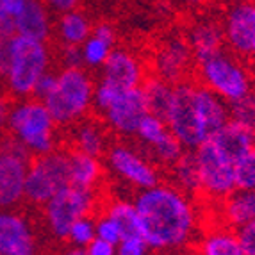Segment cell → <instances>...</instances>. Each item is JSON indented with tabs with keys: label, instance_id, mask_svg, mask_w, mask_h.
<instances>
[{
	"label": "cell",
	"instance_id": "8",
	"mask_svg": "<svg viewBox=\"0 0 255 255\" xmlns=\"http://www.w3.org/2000/svg\"><path fill=\"white\" fill-rule=\"evenodd\" d=\"M66 186H70L68 150L55 148L54 152L32 157L25 179V200L30 205L43 207Z\"/></svg>",
	"mask_w": 255,
	"mask_h": 255
},
{
	"label": "cell",
	"instance_id": "11",
	"mask_svg": "<svg viewBox=\"0 0 255 255\" xmlns=\"http://www.w3.org/2000/svg\"><path fill=\"white\" fill-rule=\"evenodd\" d=\"M106 166L113 177L137 191L148 189L161 182L159 170L153 166L148 155L125 143L109 145L106 152Z\"/></svg>",
	"mask_w": 255,
	"mask_h": 255
},
{
	"label": "cell",
	"instance_id": "44",
	"mask_svg": "<svg viewBox=\"0 0 255 255\" xmlns=\"http://www.w3.org/2000/svg\"><path fill=\"white\" fill-rule=\"evenodd\" d=\"M57 255H88V250L82 247H73V245H68V247L61 248L57 252Z\"/></svg>",
	"mask_w": 255,
	"mask_h": 255
},
{
	"label": "cell",
	"instance_id": "3",
	"mask_svg": "<svg viewBox=\"0 0 255 255\" xmlns=\"http://www.w3.org/2000/svg\"><path fill=\"white\" fill-rule=\"evenodd\" d=\"M5 128L32 157L54 152L59 143L55 120L45 102L34 97L20 98L11 104Z\"/></svg>",
	"mask_w": 255,
	"mask_h": 255
},
{
	"label": "cell",
	"instance_id": "10",
	"mask_svg": "<svg viewBox=\"0 0 255 255\" xmlns=\"http://www.w3.org/2000/svg\"><path fill=\"white\" fill-rule=\"evenodd\" d=\"M32 155L14 137L0 139V209H16L25 200V179Z\"/></svg>",
	"mask_w": 255,
	"mask_h": 255
},
{
	"label": "cell",
	"instance_id": "20",
	"mask_svg": "<svg viewBox=\"0 0 255 255\" xmlns=\"http://www.w3.org/2000/svg\"><path fill=\"white\" fill-rule=\"evenodd\" d=\"M211 139L216 143L221 152H225L236 162V159H239L243 153H247L255 146V130L238 124L234 120H229Z\"/></svg>",
	"mask_w": 255,
	"mask_h": 255
},
{
	"label": "cell",
	"instance_id": "7",
	"mask_svg": "<svg viewBox=\"0 0 255 255\" xmlns=\"http://www.w3.org/2000/svg\"><path fill=\"white\" fill-rule=\"evenodd\" d=\"M98 204L100 202H98L97 189L70 184L41 207L45 229L54 239L66 241V236L73 223L84 216H93Z\"/></svg>",
	"mask_w": 255,
	"mask_h": 255
},
{
	"label": "cell",
	"instance_id": "31",
	"mask_svg": "<svg viewBox=\"0 0 255 255\" xmlns=\"http://www.w3.org/2000/svg\"><path fill=\"white\" fill-rule=\"evenodd\" d=\"M230 120L255 130V91H250L247 97H243L238 102L230 104Z\"/></svg>",
	"mask_w": 255,
	"mask_h": 255
},
{
	"label": "cell",
	"instance_id": "30",
	"mask_svg": "<svg viewBox=\"0 0 255 255\" xmlns=\"http://www.w3.org/2000/svg\"><path fill=\"white\" fill-rule=\"evenodd\" d=\"M236 189H255V146L234 162Z\"/></svg>",
	"mask_w": 255,
	"mask_h": 255
},
{
	"label": "cell",
	"instance_id": "42",
	"mask_svg": "<svg viewBox=\"0 0 255 255\" xmlns=\"http://www.w3.org/2000/svg\"><path fill=\"white\" fill-rule=\"evenodd\" d=\"M11 38L13 36H0V79L4 77L11 57Z\"/></svg>",
	"mask_w": 255,
	"mask_h": 255
},
{
	"label": "cell",
	"instance_id": "36",
	"mask_svg": "<svg viewBox=\"0 0 255 255\" xmlns=\"http://www.w3.org/2000/svg\"><path fill=\"white\" fill-rule=\"evenodd\" d=\"M59 61L63 68H84L82 50L79 45H61Z\"/></svg>",
	"mask_w": 255,
	"mask_h": 255
},
{
	"label": "cell",
	"instance_id": "22",
	"mask_svg": "<svg viewBox=\"0 0 255 255\" xmlns=\"http://www.w3.org/2000/svg\"><path fill=\"white\" fill-rule=\"evenodd\" d=\"M221 220L230 229H238L255 220V189H234L221 202Z\"/></svg>",
	"mask_w": 255,
	"mask_h": 255
},
{
	"label": "cell",
	"instance_id": "19",
	"mask_svg": "<svg viewBox=\"0 0 255 255\" xmlns=\"http://www.w3.org/2000/svg\"><path fill=\"white\" fill-rule=\"evenodd\" d=\"M72 146L73 150L100 159L102 155H106L107 148H109L107 127L97 120H81L72 128Z\"/></svg>",
	"mask_w": 255,
	"mask_h": 255
},
{
	"label": "cell",
	"instance_id": "29",
	"mask_svg": "<svg viewBox=\"0 0 255 255\" xmlns=\"http://www.w3.org/2000/svg\"><path fill=\"white\" fill-rule=\"evenodd\" d=\"M82 50V61H84V68L88 70H100L109 59L111 52L115 50V45L106 39L98 38V36L91 34L81 45Z\"/></svg>",
	"mask_w": 255,
	"mask_h": 255
},
{
	"label": "cell",
	"instance_id": "17",
	"mask_svg": "<svg viewBox=\"0 0 255 255\" xmlns=\"http://www.w3.org/2000/svg\"><path fill=\"white\" fill-rule=\"evenodd\" d=\"M13 23L14 34L47 43L54 34L55 21L52 20V11L41 0H23L20 13L13 18Z\"/></svg>",
	"mask_w": 255,
	"mask_h": 255
},
{
	"label": "cell",
	"instance_id": "28",
	"mask_svg": "<svg viewBox=\"0 0 255 255\" xmlns=\"http://www.w3.org/2000/svg\"><path fill=\"white\" fill-rule=\"evenodd\" d=\"M173 84L162 81L159 77H146V81L143 82V93H145L146 106L152 115L164 118L173 100Z\"/></svg>",
	"mask_w": 255,
	"mask_h": 255
},
{
	"label": "cell",
	"instance_id": "38",
	"mask_svg": "<svg viewBox=\"0 0 255 255\" xmlns=\"http://www.w3.org/2000/svg\"><path fill=\"white\" fill-rule=\"evenodd\" d=\"M55 82H57V72H52V70H50V72H47L38 81V84H36L32 97L38 98V100H41V102H43V100H45V98H47L48 95L54 91Z\"/></svg>",
	"mask_w": 255,
	"mask_h": 255
},
{
	"label": "cell",
	"instance_id": "5",
	"mask_svg": "<svg viewBox=\"0 0 255 255\" xmlns=\"http://www.w3.org/2000/svg\"><path fill=\"white\" fill-rule=\"evenodd\" d=\"M95 81L86 68H61L57 82L43 102L57 127H73L93 107Z\"/></svg>",
	"mask_w": 255,
	"mask_h": 255
},
{
	"label": "cell",
	"instance_id": "40",
	"mask_svg": "<svg viewBox=\"0 0 255 255\" xmlns=\"http://www.w3.org/2000/svg\"><path fill=\"white\" fill-rule=\"evenodd\" d=\"M91 34L106 39V41L113 43V45H116V38H118L115 25H113V23H109V21H98V23H95L93 30H91Z\"/></svg>",
	"mask_w": 255,
	"mask_h": 255
},
{
	"label": "cell",
	"instance_id": "1",
	"mask_svg": "<svg viewBox=\"0 0 255 255\" xmlns=\"http://www.w3.org/2000/svg\"><path fill=\"white\" fill-rule=\"evenodd\" d=\"M141 220V236L153 252H180L195 241L200 213L193 195L175 184L159 182L134 196Z\"/></svg>",
	"mask_w": 255,
	"mask_h": 255
},
{
	"label": "cell",
	"instance_id": "15",
	"mask_svg": "<svg viewBox=\"0 0 255 255\" xmlns=\"http://www.w3.org/2000/svg\"><path fill=\"white\" fill-rule=\"evenodd\" d=\"M100 81L120 90L141 88L146 81V66L136 52L115 47L109 59L100 68Z\"/></svg>",
	"mask_w": 255,
	"mask_h": 255
},
{
	"label": "cell",
	"instance_id": "2",
	"mask_svg": "<svg viewBox=\"0 0 255 255\" xmlns=\"http://www.w3.org/2000/svg\"><path fill=\"white\" fill-rule=\"evenodd\" d=\"M166 125L186 150L209 141L230 120L229 104L204 84H175L173 100L164 116Z\"/></svg>",
	"mask_w": 255,
	"mask_h": 255
},
{
	"label": "cell",
	"instance_id": "35",
	"mask_svg": "<svg viewBox=\"0 0 255 255\" xmlns=\"http://www.w3.org/2000/svg\"><path fill=\"white\" fill-rule=\"evenodd\" d=\"M152 248L143 236H130L124 238L116 245V255H150Z\"/></svg>",
	"mask_w": 255,
	"mask_h": 255
},
{
	"label": "cell",
	"instance_id": "46",
	"mask_svg": "<svg viewBox=\"0 0 255 255\" xmlns=\"http://www.w3.org/2000/svg\"><path fill=\"white\" fill-rule=\"evenodd\" d=\"M187 2H189L191 5H202V4H205L207 0H187Z\"/></svg>",
	"mask_w": 255,
	"mask_h": 255
},
{
	"label": "cell",
	"instance_id": "23",
	"mask_svg": "<svg viewBox=\"0 0 255 255\" xmlns=\"http://www.w3.org/2000/svg\"><path fill=\"white\" fill-rule=\"evenodd\" d=\"M70 184L88 189H97L102 180L104 168L98 157L82 153L79 150H68Z\"/></svg>",
	"mask_w": 255,
	"mask_h": 255
},
{
	"label": "cell",
	"instance_id": "25",
	"mask_svg": "<svg viewBox=\"0 0 255 255\" xmlns=\"http://www.w3.org/2000/svg\"><path fill=\"white\" fill-rule=\"evenodd\" d=\"M171 180L175 186L186 191L187 195H198L200 193V171L196 164V157L193 150H186L173 164L170 166Z\"/></svg>",
	"mask_w": 255,
	"mask_h": 255
},
{
	"label": "cell",
	"instance_id": "37",
	"mask_svg": "<svg viewBox=\"0 0 255 255\" xmlns=\"http://www.w3.org/2000/svg\"><path fill=\"white\" fill-rule=\"evenodd\" d=\"M236 234L241 243L245 255H255V220L236 229Z\"/></svg>",
	"mask_w": 255,
	"mask_h": 255
},
{
	"label": "cell",
	"instance_id": "13",
	"mask_svg": "<svg viewBox=\"0 0 255 255\" xmlns=\"http://www.w3.org/2000/svg\"><path fill=\"white\" fill-rule=\"evenodd\" d=\"M0 254L41 255V245L32 221L16 209H0Z\"/></svg>",
	"mask_w": 255,
	"mask_h": 255
},
{
	"label": "cell",
	"instance_id": "18",
	"mask_svg": "<svg viewBox=\"0 0 255 255\" xmlns=\"http://www.w3.org/2000/svg\"><path fill=\"white\" fill-rule=\"evenodd\" d=\"M186 39L191 47L196 64L216 55L225 47L223 25L218 20H213V18H204V20L195 21L187 30Z\"/></svg>",
	"mask_w": 255,
	"mask_h": 255
},
{
	"label": "cell",
	"instance_id": "4",
	"mask_svg": "<svg viewBox=\"0 0 255 255\" xmlns=\"http://www.w3.org/2000/svg\"><path fill=\"white\" fill-rule=\"evenodd\" d=\"M52 66V50L48 43L14 34L11 38V57L2 82L13 98H29L38 81Z\"/></svg>",
	"mask_w": 255,
	"mask_h": 255
},
{
	"label": "cell",
	"instance_id": "16",
	"mask_svg": "<svg viewBox=\"0 0 255 255\" xmlns=\"http://www.w3.org/2000/svg\"><path fill=\"white\" fill-rule=\"evenodd\" d=\"M221 25H223L225 45L229 47V50L239 57L250 55L252 41L255 38V18L252 2L230 5Z\"/></svg>",
	"mask_w": 255,
	"mask_h": 255
},
{
	"label": "cell",
	"instance_id": "43",
	"mask_svg": "<svg viewBox=\"0 0 255 255\" xmlns=\"http://www.w3.org/2000/svg\"><path fill=\"white\" fill-rule=\"evenodd\" d=\"M9 109H11V100L5 93L0 91V130L5 128L7 124V116H9Z\"/></svg>",
	"mask_w": 255,
	"mask_h": 255
},
{
	"label": "cell",
	"instance_id": "51",
	"mask_svg": "<svg viewBox=\"0 0 255 255\" xmlns=\"http://www.w3.org/2000/svg\"><path fill=\"white\" fill-rule=\"evenodd\" d=\"M0 255H2V254H0Z\"/></svg>",
	"mask_w": 255,
	"mask_h": 255
},
{
	"label": "cell",
	"instance_id": "32",
	"mask_svg": "<svg viewBox=\"0 0 255 255\" xmlns=\"http://www.w3.org/2000/svg\"><path fill=\"white\" fill-rule=\"evenodd\" d=\"M97 238L95 232V218L93 216H84L81 220H77L70 229L66 241L73 247H82L86 248L93 239Z\"/></svg>",
	"mask_w": 255,
	"mask_h": 255
},
{
	"label": "cell",
	"instance_id": "27",
	"mask_svg": "<svg viewBox=\"0 0 255 255\" xmlns=\"http://www.w3.org/2000/svg\"><path fill=\"white\" fill-rule=\"evenodd\" d=\"M134 137L152 153L153 150H157L161 145H164L168 139H171L173 134H171L168 125H166L164 118L148 113L145 118L141 120V124L137 127Z\"/></svg>",
	"mask_w": 255,
	"mask_h": 255
},
{
	"label": "cell",
	"instance_id": "26",
	"mask_svg": "<svg viewBox=\"0 0 255 255\" xmlns=\"http://www.w3.org/2000/svg\"><path fill=\"white\" fill-rule=\"evenodd\" d=\"M104 213L115 220V223L120 227L124 238L141 236V220L134 200H125V198L111 200L104 209Z\"/></svg>",
	"mask_w": 255,
	"mask_h": 255
},
{
	"label": "cell",
	"instance_id": "48",
	"mask_svg": "<svg viewBox=\"0 0 255 255\" xmlns=\"http://www.w3.org/2000/svg\"><path fill=\"white\" fill-rule=\"evenodd\" d=\"M252 77H254V84H255V61H254V64H252Z\"/></svg>",
	"mask_w": 255,
	"mask_h": 255
},
{
	"label": "cell",
	"instance_id": "24",
	"mask_svg": "<svg viewBox=\"0 0 255 255\" xmlns=\"http://www.w3.org/2000/svg\"><path fill=\"white\" fill-rule=\"evenodd\" d=\"M198 255H245L238 234L230 227H216L207 230L196 247Z\"/></svg>",
	"mask_w": 255,
	"mask_h": 255
},
{
	"label": "cell",
	"instance_id": "6",
	"mask_svg": "<svg viewBox=\"0 0 255 255\" xmlns=\"http://www.w3.org/2000/svg\"><path fill=\"white\" fill-rule=\"evenodd\" d=\"M196 66L200 84L214 91L229 106L254 91L252 70L232 52L221 50Z\"/></svg>",
	"mask_w": 255,
	"mask_h": 255
},
{
	"label": "cell",
	"instance_id": "41",
	"mask_svg": "<svg viewBox=\"0 0 255 255\" xmlns=\"http://www.w3.org/2000/svg\"><path fill=\"white\" fill-rule=\"evenodd\" d=\"M41 2L55 14H61V13H66V11H72V9H77L79 4H81V0H41Z\"/></svg>",
	"mask_w": 255,
	"mask_h": 255
},
{
	"label": "cell",
	"instance_id": "14",
	"mask_svg": "<svg viewBox=\"0 0 255 255\" xmlns=\"http://www.w3.org/2000/svg\"><path fill=\"white\" fill-rule=\"evenodd\" d=\"M195 63L193 52L189 43L184 36H168L164 41H161L153 52L152 70L153 75L170 82L179 84L186 81Z\"/></svg>",
	"mask_w": 255,
	"mask_h": 255
},
{
	"label": "cell",
	"instance_id": "45",
	"mask_svg": "<svg viewBox=\"0 0 255 255\" xmlns=\"http://www.w3.org/2000/svg\"><path fill=\"white\" fill-rule=\"evenodd\" d=\"M229 5H236V4H247V2H254V0H225Z\"/></svg>",
	"mask_w": 255,
	"mask_h": 255
},
{
	"label": "cell",
	"instance_id": "33",
	"mask_svg": "<svg viewBox=\"0 0 255 255\" xmlns=\"http://www.w3.org/2000/svg\"><path fill=\"white\" fill-rule=\"evenodd\" d=\"M23 0H0V36H14L13 18L20 13Z\"/></svg>",
	"mask_w": 255,
	"mask_h": 255
},
{
	"label": "cell",
	"instance_id": "47",
	"mask_svg": "<svg viewBox=\"0 0 255 255\" xmlns=\"http://www.w3.org/2000/svg\"><path fill=\"white\" fill-rule=\"evenodd\" d=\"M250 55H252V57H255V38H254V41H252V48H250Z\"/></svg>",
	"mask_w": 255,
	"mask_h": 255
},
{
	"label": "cell",
	"instance_id": "49",
	"mask_svg": "<svg viewBox=\"0 0 255 255\" xmlns=\"http://www.w3.org/2000/svg\"><path fill=\"white\" fill-rule=\"evenodd\" d=\"M162 255H180V254H177V252H164Z\"/></svg>",
	"mask_w": 255,
	"mask_h": 255
},
{
	"label": "cell",
	"instance_id": "12",
	"mask_svg": "<svg viewBox=\"0 0 255 255\" xmlns=\"http://www.w3.org/2000/svg\"><path fill=\"white\" fill-rule=\"evenodd\" d=\"M148 106L146 98L141 88H130V90H122L111 102V106L102 113L104 125L109 128L113 134L130 137L136 134L141 120L148 115Z\"/></svg>",
	"mask_w": 255,
	"mask_h": 255
},
{
	"label": "cell",
	"instance_id": "39",
	"mask_svg": "<svg viewBox=\"0 0 255 255\" xmlns=\"http://www.w3.org/2000/svg\"><path fill=\"white\" fill-rule=\"evenodd\" d=\"M88 255H116V245L109 241H104L100 238H95L93 241L86 247Z\"/></svg>",
	"mask_w": 255,
	"mask_h": 255
},
{
	"label": "cell",
	"instance_id": "9",
	"mask_svg": "<svg viewBox=\"0 0 255 255\" xmlns=\"http://www.w3.org/2000/svg\"><path fill=\"white\" fill-rule=\"evenodd\" d=\"M200 171V193L214 202H223L236 189L234 161L221 152L213 139L193 150Z\"/></svg>",
	"mask_w": 255,
	"mask_h": 255
},
{
	"label": "cell",
	"instance_id": "21",
	"mask_svg": "<svg viewBox=\"0 0 255 255\" xmlns=\"http://www.w3.org/2000/svg\"><path fill=\"white\" fill-rule=\"evenodd\" d=\"M93 23L90 16L81 9H72L66 13H61L54 23V34L59 39L61 45H79L91 36Z\"/></svg>",
	"mask_w": 255,
	"mask_h": 255
},
{
	"label": "cell",
	"instance_id": "50",
	"mask_svg": "<svg viewBox=\"0 0 255 255\" xmlns=\"http://www.w3.org/2000/svg\"><path fill=\"white\" fill-rule=\"evenodd\" d=\"M252 7H254V18H255V0L252 2Z\"/></svg>",
	"mask_w": 255,
	"mask_h": 255
},
{
	"label": "cell",
	"instance_id": "34",
	"mask_svg": "<svg viewBox=\"0 0 255 255\" xmlns=\"http://www.w3.org/2000/svg\"><path fill=\"white\" fill-rule=\"evenodd\" d=\"M95 232H97V238L113 243V245H118L124 239V234H122L120 227L106 213L98 214V218H95Z\"/></svg>",
	"mask_w": 255,
	"mask_h": 255
}]
</instances>
